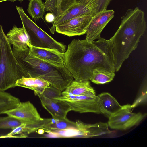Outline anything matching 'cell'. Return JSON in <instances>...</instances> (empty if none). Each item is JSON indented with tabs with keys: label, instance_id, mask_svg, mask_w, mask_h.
I'll use <instances>...</instances> for the list:
<instances>
[{
	"label": "cell",
	"instance_id": "cell-16",
	"mask_svg": "<svg viewBox=\"0 0 147 147\" xmlns=\"http://www.w3.org/2000/svg\"><path fill=\"white\" fill-rule=\"evenodd\" d=\"M101 114L109 117L116 113L122 106L111 94L108 92L101 93L97 96Z\"/></svg>",
	"mask_w": 147,
	"mask_h": 147
},
{
	"label": "cell",
	"instance_id": "cell-12",
	"mask_svg": "<svg viewBox=\"0 0 147 147\" xmlns=\"http://www.w3.org/2000/svg\"><path fill=\"white\" fill-rule=\"evenodd\" d=\"M43 107L49 113L52 118L60 119L67 117V113L71 111V109L66 102L54 98H49L42 94L38 93Z\"/></svg>",
	"mask_w": 147,
	"mask_h": 147
},
{
	"label": "cell",
	"instance_id": "cell-19",
	"mask_svg": "<svg viewBox=\"0 0 147 147\" xmlns=\"http://www.w3.org/2000/svg\"><path fill=\"white\" fill-rule=\"evenodd\" d=\"M77 128L76 122L72 121L67 117L60 119L52 118L51 122L43 129L44 131L54 130H63Z\"/></svg>",
	"mask_w": 147,
	"mask_h": 147
},
{
	"label": "cell",
	"instance_id": "cell-29",
	"mask_svg": "<svg viewBox=\"0 0 147 147\" xmlns=\"http://www.w3.org/2000/svg\"><path fill=\"white\" fill-rule=\"evenodd\" d=\"M55 16L52 13H47L45 16L46 21L48 23H53L55 20Z\"/></svg>",
	"mask_w": 147,
	"mask_h": 147
},
{
	"label": "cell",
	"instance_id": "cell-21",
	"mask_svg": "<svg viewBox=\"0 0 147 147\" xmlns=\"http://www.w3.org/2000/svg\"><path fill=\"white\" fill-rule=\"evenodd\" d=\"M115 73L102 68L95 69L90 80L98 84H105L113 80Z\"/></svg>",
	"mask_w": 147,
	"mask_h": 147
},
{
	"label": "cell",
	"instance_id": "cell-26",
	"mask_svg": "<svg viewBox=\"0 0 147 147\" xmlns=\"http://www.w3.org/2000/svg\"><path fill=\"white\" fill-rule=\"evenodd\" d=\"M77 0H57L56 5V15H61L76 3Z\"/></svg>",
	"mask_w": 147,
	"mask_h": 147
},
{
	"label": "cell",
	"instance_id": "cell-2",
	"mask_svg": "<svg viewBox=\"0 0 147 147\" xmlns=\"http://www.w3.org/2000/svg\"><path fill=\"white\" fill-rule=\"evenodd\" d=\"M118 30L109 39L111 45L115 72L137 47L146 29L144 12L137 7L128 9L121 17Z\"/></svg>",
	"mask_w": 147,
	"mask_h": 147
},
{
	"label": "cell",
	"instance_id": "cell-9",
	"mask_svg": "<svg viewBox=\"0 0 147 147\" xmlns=\"http://www.w3.org/2000/svg\"><path fill=\"white\" fill-rule=\"evenodd\" d=\"M93 16L84 15L73 18L56 27V31L71 37L80 36L86 33Z\"/></svg>",
	"mask_w": 147,
	"mask_h": 147
},
{
	"label": "cell",
	"instance_id": "cell-1",
	"mask_svg": "<svg viewBox=\"0 0 147 147\" xmlns=\"http://www.w3.org/2000/svg\"><path fill=\"white\" fill-rule=\"evenodd\" d=\"M64 66L77 81H89L97 68L115 73L110 39L101 37L91 42L85 39L73 40L64 53Z\"/></svg>",
	"mask_w": 147,
	"mask_h": 147
},
{
	"label": "cell",
	"instance_id": "cell-5",
	"mask_svg": "<svg viewBox=\"0 0 147 147\" xmlns=\"http://www.w3.org/2000/svg\"><path fill=\"white\" fill-rule=\"evenodd\" d=\"M16 8L31 45L65 52V45L57 41L38 27L27 16L22 7L16 6Z\"/></svg>",
	"mask_w": 147,
	"mask_h": 147
},
{
	"label": "cell",
	"instance_id": "cell-13",
	"mask_svg": "<svg viewBox=\"0 0 147 147\" xmlns=\"http://www.w3.org/2000/svg\"><path fill=\"white\" fill-rule=\"evenodd\" d=\"M29 52L37 57L55 66L61 67L64 66V53L50 49L29 46Z\"/></svg>",
	"mask_w": 147,
	"mask_h": 147
},
{
	"label": "cell",
	"instance_id": "cell-22",
	"mask_svg": "<svg viewBox=\"0 0 147 147\" xmlns=\"http://www.w3.org/2000/svg\"><path fill=\"white\" fill-rule=\"evenodd\" d=\"M27 11L36 21L43 17L45 12L44 3L42 0H30Z\"/></svg>",
	"mask_w": 147,
	"mask_h": 147
},
{
	"label": "cell",
	"instance_id": "cell-4",
	"mask_svg": "<svg viewBox=\"0 0 147 147\" xmlns=\"http://www.w3.org/2000/svg\"><path fill=\"white\" fill-rule=\"evenodd\" d=\"M23 76L26 77L0 24V91L15 87L17 80Z\"/></svg>",
	"mask_w": 147,
	"mask_h": 147
},
{
	"label": "cell",
	"instance_id": "cell-17",
	"mask_svg": "<svg viewBox=\"0 0 147 147\" xmlns=\"http://www.w3.org/2000/svg\"><path fill=\"white\" fill-rule=\"evenodd\" d=\"M67 94L76 96L96 95L95 91L91 86L89 81H77L74 80L61 92V95Z\"/></svg>",
	"mask_w": 147,
	"mask_h": 147
},
{
	"label": "cell",
	"instance_id": "cell-10",
	"mask_svg": "<svg viewBox=\"0 0 147 147\" xmlns=\"http://www.w3.org/2000/svg\"><path fill=\"white\" fill-rule=\"evenodd\" d=\"M113 10H103L97 12L92 18L86 33L85 39L91 42L101 37L103 30L113 18Z\"/></svg>",
	"mask_w": 147,
	"mask_h": 147
},
{
	"label": "cell",
	"instance_id": "cell-15",
	"mask_svg": "<svg viewBox=\"0 0 147 147\" xmlns=\"http://www.w3.org/2000/svg\"><path fill=\"white\" fill-rule=\"evenodd\" d=\"M6 37L12 48L18 51L24 50L30 45L28 34L24 28H18L14 26L6 35Z\"/></svg>",
	"mask_w": 147,
	"mask_h": 147
},
{
	"label": "cell",
	"instance_id": "cell-8",
	"mask_svg": "<svg viewBox=\"0 0 147 147\" xmlns=\"http://www.w3.org/2000/svg\"><path fill=\"white\" fill-rule=\"evenodd\" d=\"M3 114L28 124H37L44 119L41 117L36 108L29 101L20 102L16 107L5 111Z\"/></svg>",
	"mask_w": 147,
	"mask_h": 147
},
{
	"label": "cell",
	"instance_id": "cell-23",
	"mask_svg": "<svg viewBox=\"0 0 147 147\" xmlns=\"http://www.w3.org/2000/svg\"><path fill=\"white\" fill-rule=\"evenodd\" d=\"M37 131L35 124H28L24 123L14 128L5 136L6 137H11L13 135L18 134L23 138L26 137L28 134Z\"/></svg>",
	"mask_w": 147,
	"mask_h": 147
},
{
	"label": "cell",
	"instance_id": "cell-24",
	"mask_svg": "<svg viewBox=\"0 0 147 147\" xmlns=\"http://www.w3.org/2000/svg\"><path fill=\"white\" fill-rule=\"evenodd\" d=\"M112 0H77L76 2L88 5L96 14L107 8Z\"/></svg>",
	"mask_w": 147,
	"mask_h": 147
},
{
	"label": "cell",
	"instance_id": "cell-3",
	"mask_svg": "<svg viewBox=\"0 0 147 147\" xmlns=\"http://www.w3.org/2000/svg\"><path fill=\"white\" fill-rule=\"evenodd\" d=\"M12 49L26 77L43 79L61 92L74 80L65 66L58 67L40 59L29 53V47L22 51Z\"/></svg>",
	"mask_w": 147,
	"mask_h": 147
},
{
	"label": "cell",
	"instance_id": "cell-18",
	"mask_svg": "<svg viewBox=\"0 0 147 147\" xmlns=\"http://www.w3.org/2000/svg\"><path fill=\"white\" fill-rule=\"evenodd\" d=\"M49 84L44 80L36 77H22L18 80L16 86L28 88L33 90L35 95L42 94L45 89L50 85Z\"/></svg>",
	"mask_w": 147,
	"mask_h": 147
},
{
	"label": "cell",
	"instance_id": "cell-7",
	"mask_svg": "<svg viewBox=\"0 0 147 147\" xmlns=\"http://www.w3.org/2000/svg\"><path fill=\"white\" fill-rule=\"evenodd\" d=\"M63 101L70 107L71 111L80 113H92L101 114L97 96L61 95L54 98Z\"/></svg>",
	"mask_w": 147,
	"mask_h": 147
},
{
	"label": "cell",
	"instance_id": "cell-6",
	"mask_svg": "<svg viewBox=\"0 0 147 147\" xmlns=\"http://www.w3.org/2000/svg\"><path fill=\"white\" fill-rule=\"evenodd\" d=\"M131 105L127 104L109 117L107 124L111 129L126 130L137 125L145 117L146 115L132 111Z\"/></svg>",
	"mask_w": 147,
	"mask_h": 147
},
{
	"label": "cell",
	"instance_id": "cell-25",
	"mask_svg": "<svg viewBox=\"0 0 147 147\" xmlns=\"http://www.w3.org/2000/svg\"><path fill=\"white\" fill-rule=\"evenodd\" d=\"M22 123L19 120L8 116L5 117H0V129H13L20 125Z\"/></svg>",
	"mask_w": 147,
	"mask_h": 147
},
{
	"label": "cell",
	"instance_id": "cell-11",
	"mask_svg": "<svg viewBox=\"0 0 147 147\" xmlns=\"http://www.w3.org/2000/svg\"><path fill=\"white\" fill-rule=\"evenodd\" d=\"M77 128L74 129V137L88 138L111 133L107 123L100 122L94 124L86 123L76 120Z\"/></svg>",
	"mask_w": 147,
	"mask_h": 147
},
{
	"label": "cell",
	"instance_id": "cell-14",
	"mask_svg": "<svg viewBox=\"0 0 147 147\" xmlns=\"http://www.w3.org/2000/svg\"><path fill=\"white\" fill-rule=\"evenodd\" d=\"M95 14L88 5L76 2L62 14L55 17L50 31L53 34L57 26L73 18L84 15H90L93 16Z\"/></svg>",
	"mask_w": 147,
	"mask_h": 147
},
{
	"label": "cell",
	"instance_id": "cell-28",
	"mask_svg": "<svg viewBox=\"0 0 147 147\" xmlns=\"http://www.w3.org/2000/svg\"><path fill=\"white\" fill-rule=\"evenodd\" d=\"M57 0H45L44 4L45 7V11H50L53 13L55 16L56 15V5Z\"/></svg>",
	"mask_w": 147,
	"mask_h": 147
},
{
	"label": "cell",
	"instance_id": "cell-20",
	"mask_svg": "<svg viewBox=\"0 0 147 147\" xmlns=\"http://www.w3.org/2000/svg\"><path fill=\"white\" fill-rule=\"evenodd\" d=\"M20 102L18 98L10 93L0 91V115L6 111L16 107Z\"/></svg>",
	"mask_w": 147,
	"mask_h": 147
},
{
	"label": "cell",
	"instance_id": "cell-30",
	"mask_svg": "<svg viewBox=\"0 0 147 147\" xmlns=\"http://www.w3.org/2000/svg\"><path fill=\"white\" fill-rule=\"evenodd\" d=\"M24 0H0V3L6 1H18L20 2H21Z\"/></svg>",
	"mask_w": 147,
	"mask_h": 147
},
{
	"label": "cell",
	"instance_id": "cell-27",
	"mask_svg": "<svg viewBox=\"0 0 147 147\" xmlns=\"http://www.w3.org/2000/svg\"><path fill=\"white\" fill-rule=\"evenodd\" d=\"M61 92L53 86L50 85L45 88L42 94L49 98H55L61 96Z\"/></svg>",
	"mask_w": 147,
	"mask_h": 147
}]
</instances>
